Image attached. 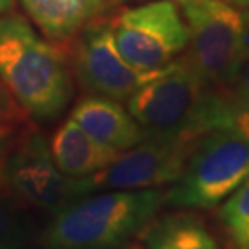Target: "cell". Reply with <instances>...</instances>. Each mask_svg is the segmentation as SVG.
Masks as SVG:
<instances>
[{
	"instance_id": "1",
	"label": "cell",
	"mask_w": 249,
	"mask_h": 249,
	"mask_svg": "<svg viewBox=\"0 0 249 249\" xmlns=\"http://www.w3.org/2000/svg\"><path fill=\"white\" fill-rule=\"evenodd\" d=\"M166 205V190H100L52 214L43 249H122Z\"/></svg>"
},
{
	"instance_id": "2",
	"label": "cell",
	"mask_w": 249,
	"mask_h": 249,
	"mask_svg": "<svg viewBox=\"0 0 249 249\" xmlns=\"http://www.w3.org/2000/svg\"><path fill=\"white\" fill-rule=\"evenodd\" d=\"M0 81L39 122L59 118L74 94L67 57L18 15L0 17Z\"/></svg>"
},
{
	"instance_id": "3",
	"label": "cell",
	"mask_w": 249,
	"mask_h": 249,
	"mask_svg": "<svg viewBox=\"0 0 249 249\" xmlns=\"http://www.w3.org/2000/svg\"><path fill=\"white\" fill-rule=\"evenodd\" d=\"M249 178V139L213 129L196 139L183 176L166 190V203L178 209H213Z\"/></svg>"
},
{
	"instance_id": "4",
	"label": "cell",
	"mask_w": 249,
	"mask_h": 249,
	"mask_svg": "<svg viewBox=\"0 0 249 249\" xmlns=\"http://www.w3.org/2000/svg\"><path fill=\"white\" fill-rule=\"evenodd\" d=\"M211 89L190 59L179 57L144 81L125 102L148 137H199V118Z\"/></svg>"
},
{
	"instance_id": "5",
	"label": "cell",
	"mask_w": 249,
	"mask_h": 249,
	"mask_svg": "<svg viewBox=\"0 0 249 249\" xmlns=\"http://www.w3.org/2000/svg\"><path fill=\"white\" fill-rule=\"evenodd\" d=\"M118 53L141 74H155L188 48V26L174 0L124 8L109 20Z\"/></svg>"
},
{
	"instance_id": "6",
	"label": "cell",
	"mask_w": 249,
	"mask_h": 249,
	"mask_svg": "<svg viewBox=\"0 0 249 249\" xmlns=\"http://www.w3.org/2000/svg\"><path fill=\"white\" fill-rule=\"evenodd\" d=\"M187 57L207 85L225 89L242 61V41L249 15L225 0H188Z\"/></svg>"
},
{
	"instance_id": "7",
	"label": "cell",
	"mask_w": 249,
	"mask_h": 249,
	"mask_svg": "<svg viewBox=\"0 0 249 249\" xmlns=\"http://www.w3.org/2000/svg\"><path fill=\"white\" fill-rule=\"evenodd\" d=\"M4 179L20 201L50 214L90 194L87 178L65 176L53 160L50 142L36 131L4 162Z\"/></svg>"
},
{
	"instance_id": "8",
	"label": "cell",
	"mask_w": 249,
	"mask_h": 249,
	"mask_svg": "<svg viewBox=\"0 0 249 249\" xmlns=\"http://www.w3.org/2000/svg\"><path fill=\"white\" fill-rule=\"evenodd\" d=\"M197 137L150 135L122 151L107 168L89 176L90 192L157 188L176 183L187 166Z\"/></svg>"
},
{
	"instance_id": "9",
	"label": "cell",
	"mask_w": 249,
	"mask_h": 249,
	"mask_svg": "<svg viewBox=\"0 0 249 249\" xmlns=\"http://www.w3.org/2000/svg\"><path fill=\"white\" fill-rule=\"evenodd\" d=\"M72 71L87 94L125 102L151 76L131 69L118 53L111 26L92 20L76 36L72 48ZM157 74V72H155Z\"/></svg>"
},
{
	"instance_id": "10",
	"label": "cell",
	"mask_w": 249,
	"mask_h": 249,
	"mask_svg": "<svg viewBox=\"0 0 249 249\" xmlns=\"http://www.w3.org/2000/svg\"><path fill=\"white\" fill-rule=\"evenodd\" d=\"M69 118L81 125L94 141L118 153L133 148L148 137L142 125L118 100L107 96L85 94L72 107Z\"/></svg>"
},
{
	"instance_id": "11",
	"label": "cell",
	"mask_w": 249,
	"mask_h": 249,
	"mask_svg": "<svg viewBox=\"0 0 249 249\" xmlns=\"http://www.w3.org/2000/svg\"><path fill=\"white\" fill-rule=\"evenodd\" d=\"M52 157L65 176L89 178L107 168L120 155L94 141L81 125L67 118L53 133L50 141Z\"/></svg>"
},
{
	"instance_id": "12",
	"label": "cell",
	"mask_w": 249,
	"mask_h": 249,
	"mask_svg": "<svg viewBox=\"0 0 249 249\" xmlns=\"http://www.w3.org/2000/svg\"><path fill=\"white\" fill-rule=\"evenodd\" d=\"M26 15L50 41H67L96 20L106 0H20Z\"/></svg>"
},
{
	"instance_id": "13",
	"label": "cell",
	"mask_w": 249,
	"mask_h": 249,
	"mask_svg": "<svg viewBox=\"0 0 249 249\" xmlns=\"http://www.w3.org/2000/svg\"><path fill=\"white\" fill-rule=\"evenodd\" d=\"M139 240L144 249H223L209 225L188 209L153 218Z\"/></svg>"
},
{
	"instance_id": "14",
	"label": "cell",
	"mask_w": 249,
	"mask_h": 249,
	"mask_svg": "<svg viewBox=\"0 0 249 249\" xmlns=\"http://www.w3.org/2000/svg\"><path fill=\"white\" fill-rule=\"evenodd\" d=\"M213 129H229L249 139V96L211 89L199 118V135Z\"/></svg>"
},
{
	"instance_id": "15",
	"label": "cell",
	"mask_w": 249,
	"mask_h": 249,
	"mask_svg": "<svg viewBox=\"0 0 249 249\" xmlns=\"http://www.w3.org/2000/svg\"><path fill=\"white\" fill-rule=\"evenodd\" d=\"M220 223L236 249H249V178L222 203Z\"/></svg>"
},
{
	"instance_id": "16",
	"label": "cell",
	"mask_w": 249,
	"mask_h": 249,
	"mask_svg": "<svg viewBox=\"0 0 249 249\" xmlns=\"http://www.w3.org/2000/svg\"><path fill=\"white\" fill-rule=\"evenodd\" d=\"M30 236V223L17 205L0 199V249H20Z\"/></svg>"
},
{
	"instance_id": "17",
	"label": "cell",
	"mask_w": 249,
	"mask_h": 249,
	"mask_svg": "<svg viewBox=\"0 0 249 249\" xmlns=\"http://www.w3.org/2000/svg\"><path fill=\"white\" fill-rule=\"evenodd\" d=\"M222 90H227L231 94H238V96H249V57L238 63L231 81Z\"/></svg>"
},
{
	"instance_id": "18",
	"label": "cell",
	"mask_w": 249,
	"mask_h": 249,
	"mask_svg": "<svg viewBox=\"0 0 249 249\" xmlns=\"http://www.w3.org/2000/svg\"><path fill=\"white\" fill-rule=\"evenodd\" d=\"M13 115V102H11V94L8 89L4 87V83L0 81V122L9 120V116Z\"/></svg>"
},
{
	"instance_id": "19",
	"label": "cell",
	"mask_w": 249,
	"mask_h": 249,
	"mask_svg": "<svg viewBox=\"0 0 249 249\" xmlns=\"http://www.w3.org/2000/svg\"><path fill=\"white\" fill-rule=\"evenodd\" d=\"M9 131L6 125H0V155L4 153V150H6V146H8V141H9Z\"/></svg>"
},
{
	"instance_id": "20",
	"label": "cell",
	"mask_w": 249,
	"mask_h": 249,
	"mask_svg": "<svg viewBox=\"0 0 249 249\" xmlns=\"http://www.w3.org/2000/svg\"><path fill=\"white\" fill-rule=\"evenodd\" d=\"M249 57V22L244 32V41H242V59H248Z\"/></svg>"
},
{
	"instance_id": "21",
	"label": "cell",
	"mask_w": 249,
	"mask_h": 249,
	"mask_svg": "<svg viewBox=\"0 0 249 249\" xmlns=\"http://www.w3.org/2000/svg\"><path fill=\"white\" fill-rule=\"evenodd\" d=\"M227 4H231V6H234L236 9H240V11H244V13H248L249 15V0H225Z\"/></svg>"
},
{
	"instance_id": "22",
	"label": "cell",
	"mask_w": 249,
	"mask_h": 249,
	"mask_svg": "<svg viewBox=\"0 0 249 249\" xmlns=\"http://www.w3.org/2000/svg\"><path fill=\"white\" fill-rule=\"evenodd\" d=\"M13 6V0H0V17L4 15V13H8L9 9Z\"/></svg>"
},
{
	"instance_id": "23",
	"label": "cell",
	"mask_w": 249,
	"mask_h": 249,
	"mask_svg": "<svg viewBox=\"0 0 249 249\" xmlns=\"http://www.w3.org/2000/svg\"><path fill=\"white\" fill-rule=\"evenodd\" d=\"M2 179H4V162L0 160V181H2Z\"/></svg>"
},
{
	"instance_id": "24",
	"label": "cell",
	"mask_w": 249,
	"mask_h": 249,
	"mask_svg": "<svg viewBox=\"0 0 249 249\" xmlns=\"http://www.w3.org/2000/svg\"><path fill=\"white\" fill-rule=\"evenodd\" d=\"M122 249H144V248L139 246V244H133V246H127V248H122Z\"/></svg>"
},
{
	"instance_id": "25",
	"label": "cell",
	"mask_w": 249,
	"mask_h": 249,
	"mask_svg": "<svg viewBox=\"0 0 249 249\" xmlns=\"http://www.w3.org/2000/svg\"><path fill=\"white\" fill-rule=\"evenodd\" d=\"M174 2H179V4L183 6V4H185V2H188V0H174Z\"/></svg>"
}]
</instances>
